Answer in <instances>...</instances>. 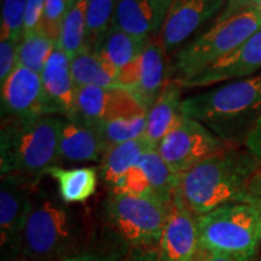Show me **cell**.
I'll use <instances>...</instances> for the list:
<instances>
[{"instance_id": "cell-34", "label": "cell", "mask_w": 261, "mask_h": 261, "mask_svg": "<svg viewBox=\"0 0 261 261\" xmlns=\"http://www.w3.org/2000/svg\"><path fill=\"white\" fill-rule=\"evenodd\" d=\"M248 151L261 162V116L243 142Z\"/></svg>"}, {"instance_id": "cell-29", "label": "cell", "mask_w": 261, "mask_h": 261, "mask_svg": "<svg viewBox=\"0 0 261 261\" xmlns=\"http://www.w3.org/2000/svg\"><path fill=\"white\" fill-rule=\"evenodd\" d=\"M27 0H4L2 11V40L21 42L24 34Z\"/></svg>"}, {"instance_id": "cell-7", "label": "cell", "mask_w": 261, "mask_h": 261, "mask_svg": "<svg viewBox=\"0 0 261 261\" xmlns=\"http://www.w3.org/2000/svg\"><path fill=\"white\" fill-rule=\"evenodd\" d=\"M103 208L108 226L127 247L159 250L168 205L152 197L110 191Z\"/></svg>"}, {"instance_id": "cell-6", "label": "cell", "mask_w": 261, "mask_h": 261, "mask_svg": "<svg viewBox=\"0 0 261 261\" xmlns=\"http://www.w3.org/2000/svg\"><path fill=\"white\" fill-rule=\"evenodd\" d=\"M260 28L261 14L255 9L214 24L204 34L179 48L169 69V79L178 84L192 79L240 47Z\"/></svg>"}, {"instance_id": "cell-38", "label": "cell", "mask_w": 261, "mask_h": 261, "mask_svg": "<svg viewBox=\"0 0 261 261\" xmlns=\"http://www.w3.org/2000/svg\"><path fill=\"white\" fill-rule=\"evenodd\" d=\"M192 261H236L232 257L223 255V254H217V253H208L204 257H202L200 260H192Z\"/></svg>"}, {"instance_id": "cell-31", "label": "cell", "mask_w": 261, "mask_h": 261, "mask_svg": "<svg viewBox=\"0 0 261 261\" xmlns=\"http://www.w3.org/2000/svg\"><path fill=\"white\" fill-rule=\"evenodd\" d=\"M21 42L0 41V84H4L18 63V50Z\"/></svg>"}, {"instance_id": "cell-5", "label": "cell", "mask_w": 261, "mask_h": 261, "mask_svg": "<svg viewBox=\"0 0 261 261\" xmlns=\"http://www.w3.org/2000/svg\"><path fill=\"white\" fill-rule=\"evenodd\" d=\"M76 226L63 202L38 190L25 221L18 261H64L73 255Z\"/></svg>"}, {"instance_id": "cell-2", "label": "cell", "mask_w": 261, "mask_h": 261, "mask_svg": "<svg viewBox=\"0 0 261 261\" xmlns=\"http://www.w3.org/2000/svg\"><path fill=\"white\" fill-rule=\"evenodd\" d=\"M181 113L228 144L244 142L261 116V74L192 94L182 100Z\"/></svg>"}, {"instance_id": "cell-3", "label": "cell", "mask_w": 261, "mask_h": 261, "mask_svg": "<svg viewBox=\"0 0 261 261\" xmlns=\"http://www.w3.org/2000/svg\"><path fill=\"white\" fill-rule=\"evenodd\" d=\"M63 119L41 116L27 121H2V177L24 174L40 177L60 162V138Z\"/></svg>"}, {"instance_id": "cell-13", "label": "cell", "mask_w": 261, "mask_h": 261, "mask_svg": "<svg viewBox=\"0 0 261 261\" xmlns=\"http://www.w3.org/2000/svg\"><path fill=\"white\" fill-rule=\"evenodd\" d=\"M225 4L226 0H173L159 38L167 56L181 48L194 33L219 14Z\"/></svg>"}, {"instance_id": "cell-21", "label": "cell", "mask_w": 261, "mask_h": 261, "mask_svg": "<svg viewBox=\"0 0 261 261\" xmlns=\"http://www.w3.org/2000/svg\"><path fill=\"white\" fill-rule=\"evenodd\" d=\"M150 40L133 37L112 25L109 32L92 51L96 52L110 67L119 70L138 58L144 52Z\"/></svg>"}, {"instance_id": "cell-22", "label": "cell", "mask_w": 261, "mask_h": 261, "mask_svg": "<svg viewBox=\"0 0 261 261\" xmlns=\"http://www.w3.org/2000/svg\"><path fill=\"white\" fill-rule=\"evenodd\" d=\"M113 27L133 35L150 40L156 34L154 10L149 0H117Z\"/></svg>"}, {"instance_id": "cell-32", "label": "cell", "mask_w": 261, "mask_h": 261, "mask_svg": "<svg viewBox=\"0 0 261 261\" xmlns=\"http://www.w3.org/2000/svg\"><path fill=\"white\" fill-rule=\"evenodd\" d=\"M259 2L260 0H226V4H225L223 11L215 19L214 24L221 23V22L227 21L228 18L234 17V16L242 14V12L248 11L250 9H254Z\"/></svg>"}, {"instance_id": "cell-36", "label": "cell", "mask_w": 261, "mask_h": 261, "mask_svg": "<svg viewBox=\"0 0 261 261\" xmlns=\"http://www.w3.org/2000/svg\"><path fill=\"white\" fill-rule=\"evenodd\" d=\"M250 198H252V203H257L261 205V169L256 173L255 177L253 178L250 182Z\"/></svg>"}, {"instance_id": "cell-12", "label": "cell", "mask_w": 261, "mask_h": 261, "mask_svg": "<svg viewBox=\"0 0 261 261\" xmlns=\"http://www.w3.org/2000/svg\"><path fill=\"white\" fill-rule=\"evenodd\" d=\"M47 114L40 74L18 64L2 85V121H27Z\"/></svg>"}, {"instance_id": "cell-18", "label": "cell", "mask_w": 261, "mask_h": 261, "mask_svg": "<svg viewBox=\"0 0 261 261\" xmlns=\"http://www.w3.org/2000/svg\"><path fill=\"white\" fill-rule=\"evenodd\" d=\"M104 154L102 139L96 130L74 120H63L60 138V161L98 162L102 161Z\"/></svg>"}, {"instance_id": "cell-1", "label": "cell", "mask_w": 261, "mask_h": 261, "mask_svg": "<svg viewBox=\"0 0 261 261\" xmlns=\"http://www.w3.org/2000/svg\"><path fill=\"white\" fill-rule=\"evenodd\" d=\"M260 169L247 149L231 146L178 175L174 195L197 217L228 203H252L250 182Z\"/></svg>"}, {"instance_id": "cell-19", "label": "cell", "mask_w": 261, "mask_h": 261, "mask_svg": "<svg viewBox=\"0 0 261 261\" xmlns=\"http://www.w3.org/2000/svg\"><path fill=\"white\" fill-rule=\"evenodd\" d=\"M154 149L143 136L108 150L100 161V174L106 185L110 188V191L119 185L130 169L138 165L146 151Z\"/></svg>"}, {"instance_id": "cell-10", "label": "cell", "mask_w": 261, "mask_h": 261, "mask_svg": "<svg viewBox=\"0 0 261 261\" xmlns=\"http://www.w3.org/2000/svg\"><path fill=\"white\" fill-rule=\"evenodd\" d=\"M76 110L73 119L86 127L99 128L103 123L117 119L143 116L148 110L129 90L123 87H76Z\"/></svg>"}, {"instance_id": "cell-20", "label": "cell", "mask_w": 261, "mask_h": 261, "mask_svg": "<svg viewBox=\"0 0 261 261\" xmlns=\"http://www.w3.org/2000/svg\"><path fill=\"white\" fill-rule=\"evenodd\" d=\"M46 174L57 181L58 195L65 204L83 203L97 190L98 172L94 167L63 168L54 166Z\"/></svg>"}, {"instance_id": "cell-11", "label": "cell", "mask_w": 261, "mask_h": 261, "mask_svg": "<svg viewBox=\"0 0 261 261\" xmlns=\"http://www.w3.org/2000/svg\"><path fill=\"white\" fill-rule=\"evenodd\" d=\"M166 56L161 40L151 39L138 58L119 69L116 86L129 90L149 110L169 80Z\"/></svg>"}, {"instance_id": "cell-4", "label": "cell", "mask_w": 261, "mask_h": 261, "mask_svg": "<svg viewBox=\"0 0 261 261\" xmlns=\"http://www.w3.org/2000/svg\"><path fill=\"white\" fill-rule=\"evenodd\" d=\"M200 249L249 261L261 243V205L228 203L198 217Z\"/></svg>"}, {"instance_id": "cell-8", "label": "cell", "mask_w": 261, "mask_h": 261, "mask_svg": "<svg viewBox=\"0 0 261 261\" xmlns=\"http://www.w3.org/2000/svg\"><path fill=\"white\" fill-rule=\"evenodd\" d=\"M40 177L8 174L0 185V244L3 261H18L23 228L39 190Z\"/></svg>"}, {"instance_id": "cell-24", "label": "cell", "mask_w": 261, "mask_h": 261, "mask_svg": "<svg viewBox=\"0 0 261 261\" xmlns=\"http://www.w3.org/2000/svg\"><path fill=\"white\" fill-rule=\"evenodd\" d=\"M139 165L148 179L152 197L168 205L173 200V195L177 188L178 175L174 174L166 165L158 149L146 151L140 160Z\"/></svg>"}, {"instance_id": "cell-33", "label": "cell", "mask_w": 261, "mask_h": 261, "mask_svg": "<svg viewBox=\"0 0 261 261\" xmlns=\"http://www.w3.org/2000/svg\"><path fill=\"white\" fill-rule=\"evenodd\" d=\"M45 0H27L24 16V33L38 28L44 12Z\"/></svg>"}, {"instance_id": "cell-27", "label": "cell", "mask_w": 261, "mask_h": 261, "mask_svg": "<svg viewBox=\"0 0 261 261\" xmlns=\"http://www.w3.org/2000/svg\"><path fill=\"white\" fill-rule=\"evenodd\" d=\"M146 129V115L117 119L103 123L97 133L102 139L104 151H108L114 146L138 139L144 136Z\"/></svg>"}, {"instance_id": "cell-25", "label": "cell", "mask_w": 261, "mask_h": 261, "mask_svg": "<svg viewBox=\"0 0 261 261\" xmlns=\"http://www.w3.org/2000/svg\"><path fill=\"white\" fill-rule=\"evenodd\" d=\"M87 4L89 0H75L62 24L57 45L68 55L69 60L86 48Z\"/></svg>"}, {"instance_id": "cell-30", "label": "cell", "mask_w": 261, "mask_h": 261, "mask_svg": "<svg viewBox=\"0 0 261 261\" xmlns=\"http://www.w3.org/2000/svg\"><path fill=\"white\" fill-rule=\"evenodd\" d=\"M75 0H45L44 12L38 28L58 44L63 21Z\"/></svg>"}, {"instance_id": "cell-17", "label": "cell", "mask_w": 261, "mask_h": 261, "mask_svg": "<svg viewBox=\"0 0 261 261\" xmlns=\"http://www.w3.org/2000/svg\"><path fill=\"white\" fill-rule=\"evenodd\" d=\"M181 89L177 81L169 79L146 114L144 138L158 149L161 140L178 125L182 117Z\"/></svg>"}, {"instance_id": "cell-9", "label": "cell", "mask_w": 261, "mask_h": 261, "mask_svg": "<svg viewBox=\"0 0 261 261\" xmlns=\"http://www.w3.org/2000/svg\"><path fill=\"white\" fill-rule=\"evenodd\" d=\"M231 146L236 145L228 144L203 123L182 115L178 125L161 140L158 151L169 169L180 175Z\"/></svg>"}, {"instance_id": "cell-26", "label": "cell", "mask_w": 261, "mask_h": 261, "mask_svg": "<svg viewBox=\"0 0 261 261\" xmlns=\"http://www.w3.org/2000/svg\"><path fill=\"white\" fill-rule=\"evenodd\" d=\"M56 46L57 42L39 28L24 33L19 44L18 63L40 74Z\"/></svg>"}, {"instance_id": "cell-23", "label": "cell", "mask_w": 261, "mask_h": 261, "mask_svg": "<svg viewBox=\"0 0 261 261\" xmlns=\"http://www.w3.org/2000/svg\"><path fill=\"white\" fill-rule=\"evenodd\" d=\"M70 70L76 87L116 86L119 70L110 67L96 52L84 48L70 60Z\"/></svg>"}, {"instance_id": "cell-37", "label": "cell", "mask_w": 261, "mask_h": 261, "mask_svg": "<svg viewBox=\"0 0 261 261\" xmlns=\"http://www.w3.org/2000/svg\"><path fill=\"white\" fill-rule=\"evenodd\" d=\"M64 261H112V259L96 253H75L68 256Z\"/></svg>"}, {"instance_id": "cell-39", "label": "cell", "mask_w": 261, "mask_h": 261, "mask_svg": "<svg viewBox=\"0 0 261 261\" xmlns=\"http://www.w3.org/2000/svg\"><path fill=\"white\" fill-rule=\"evenodd\" d=\"M254 9H255V10H256V11H259V12H260V14H261V0H260V2H259V3H257V4L255 5V8H254Z\"/></svg>"}, {"instance_id": "cell-28", "label": "cell", "mask_w": 261, "mask_h": 261, "mask_svg": "<svg viewBox=\"0 0 261 261\" xmlns=\"http://www.w3.org/2000/svg\"><path fill=\"white\" fill-rule=\"evenodd\" d=\"M117 0H89L86 47L94 50L113 25Z\"/></svg>"}, {"instance_id": "cell-15", "label": "cell", "mask_w": 261, "mask_h": 261, "mask_svg": "<svg viewBox=\"0 0 261 261\" xmlns=\"http://www.w3.org/2000/svg\"><path fill=\"white\" fill-rule=\"evenodd\" d=\"M261 70V28L240 47L217 61L190 80L179 84L184 89H201L214 84L254 76Z\"/></svg>"}, {"instance_id": "cell-16", "label": "cell", "mask_w": 261, "mask_h": 261, "mask_svg": "<svg viewBox=\"0 0 261 261\" xmlns=\"http://www.w3.org/2000/svg\"><path fill=\"white\" fill-rule=\"evenodd\" d=\"M40 76L48 115L73 119L76 110V86L71 76L69 57L58 45L45 64Z\"/></svg>"}, {"instance_id": "cell-35", "label": "cell", "mask_w": 261, "mask_h": 261, "mask_svg": "<svg viewBox=\"0 0 261 261\" xmlns=\"http://www.w3.org/2000/svg\"><path fill=\"white\" fill-rule=\"evenodd\" d=\"M151 8L154 10L155 15V23H156V33L162 29L165 23L166 17H167L169 9L173 4V0H149Z\"/></svg>"}, {"instance_id": "cell-14", "label": "cell", "mask_w": 261, "mask_h": 261, "mask_svg": "<svg viewBox=\"0 0 261 261\" xmlns=\"http://www.w3.org/2000/svg\"><path fill=\"white\" fill-rule=\"evenodd\" d=\"M198 249V217L173 195L160 240L158 261H192Z\"/></svg>"}]
</instances>
